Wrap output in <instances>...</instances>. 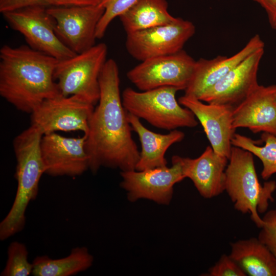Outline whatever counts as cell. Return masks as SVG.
Here are the masks:
<instances>
[{
	"label": "cell",
	"mask_w": 276,
	"mask_h": 276,
	"mask_svg": "<svg viewBox=\"0 0 276 276\" xmlns=\"http://www.w3.org/2000/svg\"><path fill=\"white\" fill-rule=\"evenodd\" d=\"M99 85V100L85 134L89 169L93 173L102 167L121 171L135 170L140 151L132 139L127 111L122 103L119 68L113 59L105 62Z\"/></svg>",
	"instance_id": "6da1fadb"
},
{
	"label": "cell",
	"mask_w": 276,
	"mask_h": 276,
	"mask_svg": "<svg viewBox=\"0 0 276 276\" xmlns=\"http://www.w3.org/2000/svg\"><path fill=\"white\" fill-rule=\"evenodd\" d=\"M57 59L29 45L0 49V95L17 110L31 113L59 95L54 79Z\"/></svg>",
	"instance_id": "7a4b0ae2"
},
{
	"label": "cell",
	"mask_w": 276,
	"mask_h": 276,
	"mask_svg": "<svg viewBox=\"0 0 276 276\" xmlns=\"http://www.w3.org/2000/svg\"><path fill=\"white\" fill-rule=\"evenodd\" d=\"M43 134L31 126L14 139L13 147L16 159L15 178L17 187L12 205L0 223V240H5L23 230L25 213L29 203L35 200L44 168L40 152Z\"/></svg>",
	"instance_id": "3957f363"
},
{
	"label": "cell",
	"mask_w": 276,
	"mask_h": 276,
	"mask_svg": "<svg viewBox=\"0 0 276 276\" xmlns=\"http://www.w3.org/2000/svg\"><path fill=\"white\" fill-rule=\"evenodd\" d=\"M225 170V191L234 204L235 209L243 214H250L251 220L259 227L264 224L259 213L267 211L276 182L269 181L262 185L256 173L253 154L233 146Z\"/></svg>",
	"instance_id": "277c9868"
},
{
	"label": "cell",
	"mask_w": 276,
	"mask_h": 276,
	"mask_svg": "<svg viewBox=\"0 0 276 276\" xmlns=\"http://www.w3.org/2000/svg\"><path fill=\"white\" fill-rule=\"evenodd\" d=\"M178 90L173 87H162L137 91L127 87L121 95L122 103L128 113L157 128L171 131L195 127L198 124L195 115L182 107L176 99Z\"/></svg>",
	"instance_id": "5b68a950"
},
{
	"label": "cell",
	"mask_w": 276,
	"mask_h": 276,
	"mask_svg": "<svg viewBox=\"0 0 276 276\" xmlns=\"http://www.w3.org/2000/svg\"><path fill=\"white\" fill-rule=\"evenodd\" d=\"M107 47L96 44L87 51L58 60L54 79L63 96H77L95 106L100 98L99 77L106 62Z\"/></svg>",
	"instance_id": "8992f818"
},
{
	"label": "cell",
	"mask_w": 276,
	"mask_h": 276,
	"mask_svg": "<svg viewBox=\"0 0 276 276\" xmlns=\"http://www.w3.org/2000/svg\"><path fill=\"white\" fill-rule=\"evenodd\" d=\"M196 61L185 51L141 61L127 73V77L141 91L162 87L185 90Z\"/></svg>",
	"instance_id": "52a82bcc"
},
{
	"label": "cell",
	"mask_w": 276,
	"mask_h": 276,
	"mask_svg": "<svg viewBox=\"0 0 276 276\" xmlns=\"http://www.w3.org/2000/svg\"><path fill=\"white\" fill-rule=\"evenodd\" d=\"M47 12L53 20L56 35L75 54H80L96 44L98 24L104 13L97 5L50 7Z\"/></svg>",
	"instance_id": "ba28073f"
},
{
	"label": "cell",
	"mask_w": 276,
	"mask_h": 276,
	"mask_svg": "<svg viewBox=\"0 0 276 276\" xmlns=\"http://www.w3.org/2000/svg\"><path fill=\"white\" fill-rule=\"evenodd\" d=\"M195 33L193 22L177 17L168 24L127 34L126 49L131 56L143 61L180 51Z\"/></svg>",
	"instance_id": "9c48e42d"
},
{
	"label": "cell",
	"mask_w": 276,
	"mask_h": 276,
	"mask_svg": "<svg viewBox=\"0 0 276 276\" xmlns=\"http://www.w3.org/2000/svg\"><path fill=\"white\" fill-rule=\"evenodd\" d=\"M47 8L33 6L3 14L12 29L21 33L32 49L58 60L75 55L55 34L53 20Z\"/></svg>",
	"instance_id": "30bf717a"
},
{
	"label": "cell",
	"mask_w": 276,
	"mask_h": 276,
	"mask_svg": "<svg viewBox=\"0 0 276 276\" xmlns=\"http://www.w3.org/2000/svg\"><path fill=\"white\" fill-rule=\"evenodd\" d=\"M95 106L77 96L59 95L42 102L31 113V126L43 135L58 131L87 134Z\"/></svg>",
	"instance_id": "8fae6325"
},
{
	"label": "cell",
	"mask_w": 276,
	"mask_h": 276,
	"mask_svg": "<svg viewBox=\"0 0 276 276\" xmlns=\"http://www.w3.org/2000/svg\"><path fill=\"white\" fill-rule=\"evenodd\" d=\"M172 164L171 167L121 171L120 185L127 192L128 200L145 198L159 204H169L174 186L185 178L178 155L172 156Z\"/></svg>",
	"instance_id": "7c38bea8"
},
{
	"label": "cell",
	"mask_w": 276,
	"mask_h": 276,
	"mask_svg": "<svg viewBox=\"0 0 276 276\" xmlns=\"http://www.w3.org/2000/svg\"><path fill=\"white\" fill-rule=\"evenodd\" d=\"M86 136L69 137L56 132L43 134L40 152L44 173L53 177L79 176L89 169Z\"/></svg>",
	"instance_id": "4fadbf2b"
},
{
	"label": "cell",
	"mask_w": 276,
	"mask_h": 276,
	"mask_svg": "<svg viewBox=\"0 0 276 276\" xmlns=\"http://www.w3.org/2000/svg\"><path fill=\"white\" fill-rule=\"evenodd\" d=\"M264 48L256 51L208 89L200 100L233 109L259 85L257 75Z\"/></svg>",
	"instance_id": "5bb4252c"
},
{
	"label": "cell",
	"mask_w": 276,
	"mask_h": 276,
	"mask_svg": "<svg viewBox=\"0 0 276 276\" xmlns=\"http://www.w3.org/2000/svg\"><path fill=\"white\" fill-rule=\"evenodd\" d=\"M178 101L190 109L199 121L213 150L229 159L232 141L236 129L233 125V108L223 105L206 104L196 98L186 95Z\"/></svg>",
	"instance_id": "9a60e30c"
},
{
	"label": "cell",
	"mask_w": 276,
	"mask_h": 276,
	"mask_svg": "<svg viewBox=\"0 0 276 276\" xmlns=\"http://www.w3.org/2000/svg\"><path fill=\"white\" fill-rule=\"evenodd\" d=\"M235 129L247 128L254 133L276 136V85H259L233 110Z\"/></svg>",
	"instance_id": "2e32d148"
},
{
	"label": "cell",
	"mask_w": 276,
	"mask_h": 276,
	"mask_svg": "<svg viewBox=\"0 0 276 276\" xmlns=\"http://www.w3.org/2000/svg\"><path fill=\"white\" fill-rule=\"evenodd\" d=\"M264 48L260 36L256 34L235 54L227 57L219 55L212 59L200 58L196 61L194 70L185 90V95L198 99L232 70L258 50Z\"/></svg>",
	"instance_id": "e0dca14e"
},
{
	"label": "cell",
	"mask_w": 276,
	"mask_h": 276,
	"mask_svg": "<svg viewBox=\"0 0 276 276\" xmlns=\"http://www.w3.org/2000/svg\"><path fill=\"white\" fill-rule=\"evenodd\" d=\"M178 158L185 177L193 181L201 196L211 198L225 191L228 159L217 153L211 146H207L197 158Z\"/></svg>",
	"instance_id": "ac0fdd59"
},
{
	"label": "cell",
	"mask_w": 276,
	"mask_h": 276,
	"mask_svg": "<svg viewBox=\"0 0 276 276\" xmlns=\"http://www.w3.org/2000/svg\"><path fill=\"white\" fill-rule=\"evenodd\" d=\"M127 117L132 131L139 136L141 145L135 170L143 171L167 166V161L165 157L166 151L174 144L182 141L185 133L177 129L167 134L156 133L145 127L139 118L128 112Z\"/></svg>",
	"instance_id": "d6986e66"
},
{
	"label": "cell",
	"mask_w": 276,
	"mask_h": 276,
	"mask_svg": "<svg viewBox=\"0 0 276 276\" xmlns=\"http://www.w3.org/2000/svg\"><path fill=\"white\" fill-rule=\"evenodd\" d=\"M231 247L229 256L246 275L276 276V258L258 238L238 240Z\"/></svg>",
	"instance_id": "ffe728a7"
},
{
	"label": "cell",
	"mask_w": 276,
	"mask_h": 276,
	"mask_svg": "<svg viewBox=\"0 0 276 276\" xmlns=\"http://www.w3.org/2000/svg\"><path fill=\"white\" fill-rule=\"evenodd\" d=\"M166 0H138L119 17L126 34L175 21Z\"/></svg>",
	"instance_id": "44dd1931"
},
{
	"label": "cell",
	"mask_w": 276,
	"mask_h": 276,
	"mask_svg": "<svg viewBox=\"0 0 276 276\" xmlns=\"http://www.w3.org/2000/svg\"><path fill=\"white\" fill-rule=\"evenodd\" d=\"M94 258L87 248H73L65 257L52 259L44 255L36 257L32 262L34 276H72L90 267Z\"/></svg>",
	"instance_id": "7402d4cb"
},
{
	"label": "cell",
	"mask_w": 276,
	"mask_h": 276,
	"mask_svg": "<svg viewBox=\"0 0 276 276\" xmlns=\"http://www.w3.org/2000/svg\"><path fill=\"white\" fill-rule=\"evenodd\" d=\"M261 138L265 142L263 146L257 145L250 137L235 133L232 144L250 152L261 160L263 167L261 176L267 180L276 173V136L263 132Z\"/></svg>",
	"instance_id": "603a6c76"
},
{
	"label": "cell",
	"mask_w": 276,
	"mask_h": 276,
	"mask_svg": "<svg viewBox=\"0 0 276 276\" xmlns=\"http://www.w3.org/2000/svg\"><path fill=\"white\" fill-rule=\"evenodd\" d=\"M27 246L18 241L11 242L7 250V260L1 276H28L32 274L33 265L28 260Z\"/></svg>",
	"instance_id": "cb8c5ba5"
},
{
	"label": "cell",
	"mask_w": 276,
	"mask_h": 276,
	"mask_svg": "<svg viewBox=\"0 0 276 276\" xmlns=\"http://www.w3.org/2000/svg\"><path fill=\"white\" fill-rule=\"evenodd\" d=\"M137 1L100 0V4L104 7L105 11L97 27V39L102 38L112 20L119 17Z\"/></svg>",
	"instance_id": "d4e9b609"
},
{
	"label": "cell",
	"mask_w": 276,
	"mask_h": 276,
	"mask_svg": "<svg viewBox=\"0 0 276 276\" xmlns=\"http://www.w3.org/2000/svg\"><path fill=\"white\" fill-rule=\"evenodd\" d=\"M262 219L264 224L260 228L258 238L276 258V208L266 212Z\"/></svg>",
	"instance_id": "484cf974"
},
{
	"label": "cell",
	"mask_w": 276,
	"mask_h": 276,
	"mask_svg": "<svg viewBox=\"0 0 276 276\" xmlns=\"http://www.w3.org/2000/svg\"><path fill=\"white\" fill-rule=\"evenodd\" d=\"M209 276H246L244 270L229 255H222L209 270Z\"/></svg>",
	"instance_id": "4316f807"
},
{
	"label": "cell",
	"mask_w": 276,
	"mask_h": 276,
	"mask_svg": "<svg viewBox=\"0 0 276 276\" xmlns=\"http://www.w3.org/2000/svg\"><path fill=\"white\" fill-rule=\"evenodd\" d=\"M53 0H0V12L2 14L27 7L53 6Z\"/></svg>",
	"instance_id": "83f0119b"
},
{
	"label": "cell",
	"mask_w": 276,
	"mask_h": 276,
	"mask_svg": "<svg viewBox=\"0 0 276 276\" xmlns=\"http://www.w3.org/2000/svg\"><path fill=\"white\" fill-rule=\"evenodd\" d=\"M266 12L271 27L276 29V0H252Z\"/></svg>",
	"instance_id": "f1b7e54d"
},
{
	"label": "cell",
	"mask_w": 276,
	"mask_h": 276,
	"mask_svg": "<svg viewBox=\"0 0 276 276\" xmlns=\"http://www.w3.org/2000/svg\"><path fill=\"white\" fill-rule=\"evenodd\" d=\"M100 0H53L52 7H68L97 5Z\"/></svg>",
	"instance_id": "f546056e"
}]
</instances>
